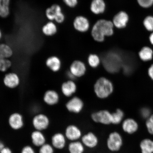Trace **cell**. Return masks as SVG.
I'll return each instance as SVG.
<instances>
[{
  "mask_svg": "<svg viewBox=\"0 0 153 153\" xmlns=\"http://www.w3.org/2000/svg\"><path fill=\"white\" fill-rule=\"evenodd\" d=\"M141 153H153V140L146 138L143 140L140 143Z\"/></svg>",
  "mask_w": 153,
  "mask_h": 153,
  "instance_id": "cell-24",
  "label": "cell"
},
{
  "mask_svg": "<svg viewBox=\"0 0 153 153\" xmlns=\"http://www.w3.org/2000/svg\"><path fill=\"white\" fill-rule=\"evenodd\" d=\"M141 116L145 119H148L151 116V111L148 108H143L141 111Z\"/></svg>",
  "mask_w": 153,
  "mask_h": 153,
  "instance_id": "cell-36",
  "label": "cell"
},
{
  "mask_svg": "<svg viewBox=\"0 0 153 153\" xmlns=\"http://www.w3.org/2000/svg\"><path fill=\"white\" fill-rule=\"evenodd\" d=\"M137 1L140 6L144 8L150 7L153 4V0H137Z\"/></svg>",
  "mask_w": 153,
  "mask_h": 153,
  "instance_id": "cell-35",
  "label": "cell"
},
{
  "mask_svg": "<svg viewBox=\"0 0 153 153\" xmlns=\"http://www.w3.org/2000/svg\"><path fill=\"white\" fill-rule=\"evenodd\" d=\"M88 62L91 68H96L100 65L101 60L100 57L97 54H91L88 57Z\"/></svg>",
  "mask_w": 153,
  "mask_h": 153,
  "instance_id": "cell-30",
  "label": "cell"
},
{
  "mask_svg": "<svg viewBox=\"0 0 153 153\" xmlns=\"http://www.w3.org/2000/svg\"><path fill=\"white\" fill-rule=\"evenodd\" d=\"M91 118L95 123L105 125L111 124L112 113L107 110H102L94 112Z\"/></svg>",
  "mask_w": 153,
  "mask_h": 153,
  "instance_id": "cell-5",
  "label": "cell"
},
{
  "mask_svg": "<svg viewBox=\"0 0 153 153\" xmlns=\"http://www.w3.org/2000/svg\"><path fill=\"white\" fill-rule=\"evenodd\" d=\"M124 116L123 111L120 108L117 109L112 113L111 124L118 125L121 123Z\"/></svg>",
  "mask_w": 153,
  "mask_h": 153,
  "instance_id": "cell-29",
  "label": "cell"
},
{
  "mask_svg": "<svg viewBox=\"0 0 153 153\" xmlns=\"http://www.w3.org/2000/svg\"><path fill=\"white\" fill-rule=\"evenodd\" d=\"M65 135L66 139L71 142L78 141L82 136V132L77 126L71 124L66 128Z\"/></svg>",
  "mask_w": 153,
  "mask_h": 153,
  "instance_id": "cell-7",
  "label": "cell"
},
{
  "mask_svg": "<svg viewBox=\"0 0 153 153\" xmlns=\"http://www.w3.org/2000/svg\"><path fill=\"white\" fill-rule=\"evenodd\" d=\"M46 65L51 71L57 72L59 71L62 67V62L58 57L53 56L48 58L45 62Z\"/></svg>",
  "mask_w": 153,
  "mask_h": 153,
  "instance_id": "cell-20",
  "label": "cell"
},
{
  "mask_svg": "<svg viewBox=\"0 0 153 153\" xmlns=\"http://www.w3.org/2000/svg\"><path fill=\"white\" fill-rule=\"evenodd\" d=\"M77 86L73 80H69L64 82L61 86V91L65 96L70 97L76 92Z\"/></svg>",
  "mask_w": 153,
  "mask_h": 153,
  "instance_id": "cell-18",
  "label": "cell"
},
{
  "mask_svg": "<svg viewBox=\"0 0 153 153\" xmlns=\"http://www.w3.org/2000/svg\"><path fill=\"white\" fill-rule=\"evenodd\" d=\"M64 2L68 7H74L78 3V0H63Z\"/></svg>",
  "mask_w": 153,
  "mask_h": 153,
  "instance_id": "cell-37",
  "label": "cell"
},
{
  "mask_svg": "<svg viewBox=\"0 0 153 153\" xmlns=\"http://www.w3.org/2000/svg\"><path fill=\"white\" fill-rule=\"evenodd\" d=\"M74 26L77 31L85 32L88 31L90 27L89 22L88 19L83 16H76L74 19Z\"/></svg>",
  "mask_w": 153,
  "mask_h": 153,
  "instance_id": "cell-15",
  "label": "cell"
},
{
  "mask_svg": "<svg viewBox=\"0 0 153 153\" xmlns=\"http://www.w3.org/2000/svg\"><path fill=\"white\" fill-rule=\"evenodd\" d=\"M123 145V138L119 133L114 131L110 133L106 140V146L109 151L112 152H119Z\"/></svg>",
  "mask_w": 153,
  "mask_h": 153,
  "instance_id": "cell-3",
  "label": "cell"
},
{
  "mask_svg": "<svg viewBox=\"0 0 153 153\" xmlns=\"http://www.w3.org/2000/svg\"><path fill=\"white\" fill-rule=\"evenodd\" d=\"M148 74L151 79L153 80V64L149 68Z\"/></svg>",
  "mask_w": 153,
  "mask_h": 153,
  "instance_id": "cell-39",
  "label": "cell"
},
{
  "mask_svg": "<svg viewBox=\"0 0 153 153\" xmlns=\"http://www.w3.org/2000/svg\"><path fill=\"white\" fill-rule=\"evenodd\" d=\"M13 53V50L9 45L0 44V60L9 58L12 56Z\"/></svg>",
  "mask_w": 153,
  "mask_h": 153,
  "instance_id": "cell-26",
  "label": "cell"
},
{
  "mask_svg": "<svg viewBox=\"0 0 153 153\" xmlns=\"http://www.w3.org/2000/svg\"><path fill=\"white\" fill-rule=\"evenodd\" d=\"M39 153H54V150L52 145L48 143L40 147Z\"/></svg>",
  "mask_w": 153,
  "mask_h": 153,
  "instance_id": "cell-33",
  "label": "cell"
},
{
  "mask_svg": "<svg viewBox=\"0 0 153 153\" xmlns=\"http://www.w3.org/2000/svg\"><path fill=\"white\" fill-rule=\"evenodd\" d=\"M0 153H12V152L10 149L8 148L5 147V148L1 150Z\"/></svg>",
  "mask_w": 153,
  "mask_h": 153,
  "instance_id": "cell-40",
  "label": "cell"
},
{
  "mask_svg": "<svg viewBox=\"0 0 153 153\" xmlns=\"http://www.w3.org/2000/svg\"><path fill=\"white\" fill-rule=\"evenodd\" d=\"M122 127L124 132L131 135L136 132L138 129L139 125L134 120L128 118L123 121Z\"/></svg>",
  "mask_w": 153,
  "mask_h": 153,
  "instance_id": "cell-16",
  "label": "cell"
},
{
  "mask_svg": "<svg viewBox=\"0 0 153 153\" xmlns=\"http://www.w3.org/2000/svg\"><path fill=\"white\" fill-rule=\"evenodd\" d=\"M21 153H35L33 149L31 146H26L22 149Z\"/></svg>",
  "mask_w": 153,
  "mask_h": 153,
  "instance_id": "cell-38",
  "label": "cell"
},
{
  "mask_svg": "<svg viewBox=\"0 0 153 153\" xmlns=\"http://www.w3.org/2000/svg\"><path fill=\"white\" fill-rule=\"evenodd\" d=\"M143 25L145 28L149 31H153V17H147L143 21Z\"/></svg>",
  "mask_w": 153,
  "mask_h": 153,
  "instance_id": "cell-32",
  "label": "cell"
},
{
  "mask_svg": "<svg viewBox=\"0 0 153 153\" xmlns=\"http://www.w3.org/2000/svg\"><path fill=\"white\" fill-rule=\"evenodd\" d=\"M114 27L111 21L105 19L99 20L92 28V37L96 41L101 42L104 41L105 37L113 35Z\"/></svg>",
  "mask_w": 153,
  "mask_h": 153,
  "instance_id": "cell-1",
  "label": "cell"
},
{
  "mask_svg": "<svg viewBox=\"0 0 153 153\" xmlns=\"http://www.w3.org/2000/svg\"><path fill=\"white\" fill-rule=\"evenodd\" d=\"M42 31L45 36H53L57 33V26L54 23L50 21L43 26L42 28Z\"/></svg>",
  "mask_w": 153,
  "mask_h": 153,
  "instance_id": "cell-25",
  "label": "cell"
},
{
  "mask_svg": "<svg viewBox=\"0 0 153 153\" xmlns=\"http://www.w3.org/2000/svg\"><path fill=\"white\" fill-rule=\"evenodd\" d=\"M84 102L81 98L77 97H73L66 104L67 109L74 113H79L83 110Z\"/></svg>",
  "mask_w": 153,
  "mask_h": 153,
  "instance_id": "cell-8",
  "label": "cell"
},
{
  "mask_svg": "<svg viewBox=\"0 0 153 153\" xmlns=\"http://www.w3.org/2000/svg\"><path fill=\"white\" fill-rule=\"evenodd\" d=\"M86 71L87 68L85 64L79 60L74 61L70 67V72L75 78L82 77L85 75Z\"/></svg>",
  "mask_w": 153,
  "mask_h": 153,
  "instance_id": "cell-12",
  "label": "cell"
},
{
  "mask_svg": "<svg viewBox=\"0 0 153 153\" xmlns=\"http://www.w3.org/2000/svg\"><path fill=\"white\" fill-rule=\"evenodd\" d=\"M45 13L47 18L51 22L54 20L58 23L61 24L65 20V15L62 12L61 7L58 4L51 5L46 9Z\"/></svg>",
  "mask_w": 153,
  "mask_h": 153,
  "instance_id": "cell-4",
  "label": "cell"
},
{
  "mask_svg": "<svg viewBox=\"0 0 153 153\" xmlns=\"http://www.w3.org/2000/svg\"><path fill=\"white\" fill-rule=\"evenodd\" d=\"M146 126L148 132L150 134L153 135V114L147 119Z\"/></svg>",
  "mask_w": 153,
  "mask_h": 153,
  "instance_id": "cell-34",
  "label": "cell"
},
{
  "mask_svg": "<svg viewBox=\"0 0 153 153\" xmlns=\"http://www.w3.org/2000/svg\"><path fill=\"white\" fill-rule=\"evenodd\" d=\"M66 139L64 134L60 133H55L51 137L52 146L58 150H62L66 146Z\"/></svg>",
  "mask_w": 153,
  "mask_h": 153,
  "instance_id": "cell-19",
  "label": "cell"
},
{
  "mask_svg": "<svg viewBox=\"0 0 153 153\" xmlns=\"http://www.w3.org/2000/svg\"><path fill=\"white\" fill-rule=\"evenodd\" d=\"M129 21V16L127 13L120 11L114 15L112 23L115 27L118 29L125 28Z\"/></svg>",
  "mask_w": 153,
  "mask_h": 153,
  "instance_id": "cell-14",
  "label": "cell"
},
{
  "mask_svg": "<svg viewBox=\"0 0 153 153\" xmlns=\"http://www.w3.org/2000/svg\"><path fill=\"white\" fill-rule=\"evenodd\" d=\"M3 82L5 87L10 89H14L20 85V76L16 73L9 72L6 74L4 77Z\"/></svg>",
  "mask_w": 153,
  "mask_h": 153,
  "instance_id": "cell-9",
  "label": "cell"
},
{
  "mask_svg": "<svg viewBox=\"0 0 153 153\" xmlns=\"http://www.w3.org/2000/svg\"><path fill=\"white\" fill-rule=\"evenodd\" d=\"M96 95L101 99L108 98L113 92L114 86L112 82L106 77H101L97 79L94 85Z\"/></svg>",
  "mask_w": 153,
  "mask_h": 153,
  "instance_id": "cell-2",
  "label": "cell"
},
{
  "mask_svg": "<svg viewBox=\"0 0 153 153\" xmlns=\"http://www.w3.org/2000/svg\"><path fill=\"white\" fill-rule=\"evenodd\" d=\"M12 66V62L9 59L0 60V72H6Z\"/></svg>",
  "mask_w": 153,
  "mask_h": 153,
  "instance_id": "cell-31",
  "label": "cell"
},
{
  "mask_svg": "<svg viewBox=\"0 0 153 153\" xmlns=\"http://www.w3.org/2000/svg\"><path fill=\"white\" fill-rule=\"evenodd\" d=\"M8 123L10 127L14 130L22 129L24 126L23 117L18 112H14L9 116Z\"/></svg>",
  "mask_w": 153,
  "mask_h": 153,
  "instance_id": "cell-13",
  "label": "cell"
},
{
  "mask_svg": "<svg viewBox=\"0 0 153 153\" xmlns=\"http://www.w3.org/2000/svg\"><path fill=\"white\" fill-rule=\"evenodd\" d=\"M4 148V144L1 141H0V153H1V150Z\"/></svg>",
  "mask_w": 153,
  "mask_h": 153,
  "instance_id": "cell-42",
  "label": "cell"
},
{
  "mask_svg": "<svg viewBox=\"0 0 153 153\" xmlns=\"http://www.w3.org/2000/svg\"><path fill=\"white\" fill-rule=\"evenodd\" d=\"M115 55L114 57L112 55L111 57L108 56L104 61V66L105 68L108 71L111 73L116 72L119 70L121 59L120 57L118 56H116Z\"/></svg>",
  "mask_w": 153,
  "mask_h": 153,
  "instance_id": "cell-10",
  "label": "cell"
},
{
  "mask_svg": "<svg viewBox=\"0 0 153 153\" xmlns=\"http://www.w3.org/2000/svg\"><path fill=\"white\" fill-rule=\"evenodd\" d=\"M32 123L36 130L42 131L49 127L50 120L45 114H38L34 116L32 119Z\"/></svg>",
  "mask_w": 153,
  "mask_h": 153,
  "instance_id": "cell-6",
  "label": "cell"
},
{
  "mask_svg": "<svg viewBox=\"0 0 153 153\" xmlns=\"http://www.w3.org/2000/svg\"><path fill=\"white\" fill-rule=\"evenodd\" d=\"M2 37V33L1 29H0V40H1Z\"/></svg>",
  "mask_w": 153,
  "mask_h": 153,
  "instance_id": "cell-44",
  "label": "cell"
},
{
  "mask_svg": "<svg viewBox=\"0 0 153 153\" xmlns=\"http://www.w3.org/2000/svg\"><path fill=\"white\" fill-rule=\"evenodd\" d=\"M106 5L104 0H92L91 1L90 9L93 14L99 15L105 12Z\"/></svg>",
  "mask_w": 153,
  "mask_h": 153,
  "instance_id": "cell-21",
  "label": "cell"
},
{
  "mask_svg": "<svg viewBox=\"0 0 153 153\" xmlns=\"http://www.w3.org/2000/svg\"><path fill=\"white\" fill-rule=\"evenodd\" d=\"M139 56L141 60L144 62L150 61L152 59L153 52L152 50L148 47L143 48L139 53Z\"/></svg>",
  "mask_w": 153,
  "mask_h": 153,
  "instance_id": "cell-28",
  "label": "cell"
},
{
  "mask_svg": "<svg viewBox=\"0 0 153 153\" xmlns=\"http://www.w3.org/2000/svg\"><path fill=\"white\" fill-rule=\"evenodd\" d=\"M31 137L32 143L34 146L41 147L45 143V137L42 131L36 130L32 132Z\"/></svg>",
  "mask_w": 153,
  "mask_h": 153,
  "instance_id": "cell-22",
  "label": "cell"
},
{
  "mask_svg": "<svg viewBox=\"0 0 153 153\" xmlns=\"http://www.w3.org/2000/svg\"><path fill=\"white\" fill-rule=\"evenodd\" d=\"M60 96L58 93L53 90H48L45 91L43 97L44 102L49 106H53L59 102Z\"/></svg>",
  "mask_w": 153,
  "mask_h": 153,
  "instance_id": "cell-17",
  "label": "cell"
},
{
  "mask_svg": "<svg viewBox=\"0 0 153 153\" xmlns=\"http://www.w3.org/2000/svg\"><path fill=\"white\" fill-rule=\"evenodd\" d=\"M150 41L151 43L153 45V32L150 36Z\"/></svg>",
  "mask_w": 153,
  "mask_h": 153,
  "instance_id": "cell-43",
  "label": "cell"
},
{
  "mask_svg": "<svg viewBox=\"0 0 153 153\" xmlns=\"http://www.w3.org/2000/svg\"><path fill=\"white\" fill-rule=\"evenodd\" d=\"M85 146L79 141H72L68 145V149L69 153H84Z\"/></svg>",
  "mask_w": 153,
  "mask_h": 153,
  "instance_id": "cell-23",
  "label": "cell"
},
{
  "mask_svg": "<svg viewBox=\"0 0 153 153\" xmlns=\"http://www.w3.org/2000/svg\"><path fill=\"white\" fill-rule=\"evenodd\" d=\"M10 0H0V17L6 18L10 14Z\"/></svg>",
  "mask_w": 153,
  "mask_h": 153,
  "instance_id": "cell-27",
  "label": "cell"
},
{
  "mask_svg": "<svg viewBox=\"0 0 153 153\" xmlns=\"http://www.w3.org/2000/svg\"><path fill=\"white\" fill-rule=\"evenodd\" d=\"M67 76L69 78L70 80H73L76 78L69 71L67 73Z\"/></svg>",
  "mask_w": 153,
  "mask_h": 153,
  "instance_id": "cell-41",
  "label": "cell"
},
{
  "mask_svg": "<svg viewBox=\"0 0 153 153\" xmlns=\"http://www.w3.org/2000/svg\"><path fill=\"white\" fill-rule=\"evenodd\" d=\"M81 140L85 147L90 149L96 148L99 143L98 137L94 133L91 131L82 135Z\"/></svg>",
  "mask_w": 153,
  "mask_h": 153,
  "instance_id": "cell-11",
  "label": "cell"
}]
</instances>
